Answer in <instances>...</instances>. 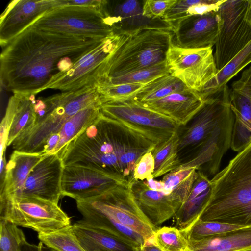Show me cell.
<instances>
[{
    "mask_svg": "<svg viewBox=\"0 0 251 251\" xmlns=\"http://www.w3.org/2000/svg\"><path fill=\"white\" fill-rule=\"evenodd\" d=\"M105 39L69 36L30 26L2 47L1 87L13 93L35 95L54 75L68 70Z\"/></svg>",
    "mask_w": 251,
    "mask_h": 251,
    "instance_id": "1",
    "label": "cell"
},
{
    "mask_svg": "<svg viewBox=\"0 0 251 251\" xmlns=\"http://www.w3.org/2000/svg\"><path fill=\"white\" fill-rule=\"evenodd\" d=\"M155 144L103 115L68 143L60 157L64 166L88 168L106 175L132 179L140 158Z\"/></svg>",
    "mask_w": 251,
    "mask_h": 251,
    "instance_id": "2",
    "label": "cell"
},
{
    "mask_svg": "<svg viewBox=\"0 0 251 251\" xmlns=\"http://www.w3.org/2000/svg\"><path fill=\"white\" fill-rule=\"evenodd\" d=\"M210 183L199 220L251 225V142Z\"/></svg>",
    "mask_w": 251,
    "mask_h": 251,
    "instance_id": "3",
    "label": "cell"
},
{
    "mask_svg": "<svg viewBox=\"0 0 251 251\" xmlns=\"http://www.w3.org/2000/svg\"><path fill=\"white\" fill-rule=\"evenodd\" d=\"M173 37L172 31L153 29L122 35L115 49L100 67L96 82L165 62Z\"/></svg>",
    "mask_w": 251,
    "mask_h": 251,
    "instance_id": "4",
    "label": "cell"
},
{
    "mask_svg": "<svg viewBox=\"0 0 251 251\" xmlns=\"http://www.w3.org/2000/svg\"><path fill=\"white\" fill-rule=\"evenodd\" d=\"M105 4L100 8L57 7L44 13L30 26L69 36L103 39L115 34L106 19Z\"/></svg>",
    "mask_w": 251,
    "mask_h": 251,
    "instance_id": "5",
    "label": "cell"
},
{
    "mask_svg": "<svg viewBox=\"0 0 251 251\" xmlns=\"http://www.w3.org/2000/svg\"><path fill=\"white\" fill-rule=\"evenodd\" d=\"M101 112L156 145L178 131L180 126L170 118L150 109L131 99L102 102Z\"/></svg>",
    "mask_w": 251,
    "mask_h": 251,
    "instance_id": "6",
    "label": "cell"
},
{
    "mask_svg": "<svg viewBox=\"0 0 251 251\" xmlns=\"http://www.w3.org/2000/svg\"><path fill=\"white\" fill-rule=\"evenodd\" d=\"M0 218L38 233H48L71 225V218L56 204L34 196L0 200Z\"/></svg>",
    "mask_w": 251,
    "mask_h": 251,
    "instance_id": "7",
    "label": "cell"
},
{
    "mask_svg": "<svg viewBox=\"0 0 251 251\" xmlns=\"http://www.w3.org/2000/svg\"><path fill=\"white\" fill-rule=\"evenodd\" d=\"M77 201L134 230L146 241L153 239L156 229L138 207L129 183L119 185L96 197Z\"/></svg>",
    "mask_w": 251,
    "mask_h": 251,
    "instance_id": "8",
    "label": "cell"
},
{
    "mask_svg": "<svg viewBox=\"0 0 251 251\" xmlns=\"http://www.w3.org/2000/svg\"><path fill=\"white\" fill-rule=\"evenodd\" d=\"M248 0H224L218 12L221 24L214 54L223 69L251 41V25L246 18Z\"/></svg>",
    "mask_w": 251,
    "mask_h": 251,
    "instance_id": "9",
    "label": "cell"
},
{
    "mask_svg": "<svg viewBox=\"0 0 251 251\" xmlns=\"http://www.w3.org/2000/svg\"><path fill=\"white\" fill-rule=\"evenodd\" d=\"M166 61L170 74L199 94L218 73L212 48L187 49L173 43Z\"/></svg>",
    "mask_w": 251,
    "mask_h": 251,
    "instance_id": "10",
    "label": "cell"
},
{
    "mask_svg": "<svg viewBox=\"0 0 251 251\" xmlns=\"http://www.w3.org/2000/svg\"><path fill=\"white\" fill-rule=\"evenodd\" d=\"M122 35L114 34L74 62L67 71L54 75L43 87L63 92L95 85L100 67L116 48Z\"/></svg>",
    "mask_w": 251,
    "mask_h": 251,
    "instance_id": "11",
    "label": "cell"
},
{
    "mask_svg": "<svg viewBox=\"0 0 251 251\" xmlns=\"http://www.w3.org/2000/svg\"><path fill=\"white\" fill-rule=\"evenodd\" d=\"M235 116L230 103L225 107L213 131L198 149L196 155L183 166L194 167L208 177L218 172L223 156L231 146L232 129Z\"/></svg>",
    "mask_w": 251,
    "mask_h": 251,
    "instance_id": "12",
    "label": "cell"
},
{
    "mask_svg": "<svg viewBox=\"0 0 251 251\" xmlns=\"http://www.w3.org/2000/svg\"><path fill=\"white\" fill-rule=\"evenodd\" d=\"M126 179L106 175L88 168L64 166L61 181L62 196L75 201L100 195L122 184Z\"/></svg>",
    "mask_w": 251,
    "mask_h": 251,
    "instance_id": "13",
    "label": "cell"
},
{
    "mask_svg": "<svg viewBox=\"0 0 251 251\" xmlns=\"http://www.w3.org/2000/svg\"><path fill=\"white\" fill-rule=\"evenodd\" d=\"M60 7L59 0H14L0 18V43L6 46L44 13Z\"/></svg>",
    "mask_w": 251,
    "mask_h": 251,
    "instance_id": "14",
    "label": "cell"
},
{
    "mask_svg": "<svg viewBox=\"0 0 251 251\" xmlns=\"http://www.w3.org/2000/svg\"><path fill=\"white\" fill-rule=\"evenodd\" d=\"M63 169L62 160L58 154L44 156L30 171L20 198L34 196L58 204L62 197Z\"/></svg>",
    "mask_w": 251,
    "mask_h": 251,
    "instance_id": "15",
    "label": "cell"
},
{
    "mask_svg": "<svg viewBox=\"0 0 251 251\" xmlns=\"http://www.w3.org/2000/svg\"><path fill=\"white\" fill-rule=\"evenodd\" d=\"M143 3L137 0L118 1L104 7L106 19L116 34L127 35L139 30L153 29L173 31L172 26L162 19H152L143 15Z\"/></svg>",
    "mask_w": 251,
    "mask_h": 251,
    "instance_id": "16",
    "label": "cell"
},
{
    "mask_svg": "<svg viewBox=\"0 0 251 251\" xmlns=\"http://www.w3.org/2000/svg\"><path fill=\"white\" fill-rule=\"evenodd\" d=\"M220 24L218 11L184 18L173 26V43L187 49L212 48L217 42Z\"/></svg>",
    "mask_w": 251,
    "mask_h": 251,
    "instance_id": "17",
    "label": "cell"
},
{
    "mask_svg": "<svg viewBox=\"0 0 251 251\" xmlns=\"http://www.w3.org/2000/svg\"><path fill=\"white\" fill-rule=\"evenodd\" d=\"M230 89L226 85L222 91L204 100V103L191 120L192 123L180 135L179 151L187 147L198 149L205 141L217 124L226 106L230 103Z\"/></svg>",
    "mask_w": 251,
    "mask_h": 251,
    "instance_id": "18",
    "label": "cell"
},
{
    "mask_svg": "<svg viewBox=\"0 0 251 251\" xmlns=\"http://www.w3.org/2000/svg\"><path fill=\"white\" fill-rule=\"evenodd\" d=\"M129 185L138 207L155 227L174 216L182 205L172 193L153 190L143 181L132 179Z\"/></svg>",
    "mask_w": 251,
    "mask_h": 251,
    "instance_id": "19",
    "label": "cell"
},
{
    "mask_svg": "<svg viewBox=\"0 0 251 251\" xmlns=\"http://www.w3.org/2000/svg\"><path fill=\"white\" fill-rule=\"evenodd\" d=\"M204 103V100L198 93L190 89L141 104L170 118L180 126L191 121Z\"/></svg>",
    "mask_w": 251,
    "mask_h": 251,
    "instance_id": "20",
    "label": "cell"
},
{
    "mask_svg": "<svg viewBox=\"0 0 251 251\" xmlns=\"http://www.w3.org/2000/svg\"><path fill=\"white\" fill-rule=\"evenodd\" d=\"M43 156L14 150L6 164L4 179L0 183V200H14L21 197L30 171Z\"/></svg>",
    "mask_w": 251,
    "mask_h": 251,
    "instance_id": "21",
    "label": "cell"
},
{
    "mask_svg": "<svg viewBox=\"0 0 251 251\" xmlns=\"http://www.w3.org/2000/svg\"><path fill=\"white\" fill-rule=\"evenodd\" d=\"M73 231L86 251H135V248L83 219L72 225Z\"/></svg>",
    "mask_w": 251,
    "mask_h": 251,
    "instance_id": "22",
    "label": "cell"
},
{
    "mask_svg": "<svg viewBox=\"0 0 251 251\" xmlns=\"http://www.w3.org/2000/svg\"><path fill=\"white\" fill-rule=\"evenodd\" d=\"M83 220L91 226L115 236L134 248L144 245L146 241L141 235L130 228L106 217L99 211L76 201Z\"/></svg>",
    "mask_w": 251,
    "mask_h": 251,
    "instance_id": "23",
    "label": "cell"
},
{
    "mask_svg": "<svg viewBox=\"0 0 251 251\" xmlns=\"http://www.w3.org/2000/svg\"><path fill=\"white\" fill-rule=\"evenodd\" d=\"M188 241V251H235L251 248V227L220 236Z\"/></svg>",
    "mask_w": 251,
    "mask_h": 251,
    "instance_id": "24",
    "label": "cell"
},
{
    "mask_svg": "<svg viewBox=\"0 0 251 251\" xmlns=\"http://www.w3.org/2000/svg\"><path fill=\"white\" fill-rule=\"evenodd\" d=\"M101 105L88 107L68 119L57 132L59 141L52 154H58L68 143L95 122L101 114Z\"/></svg>",
    "mask_w": 251,
    "mask_h": 251,
    "instance_id": "25",
    "label": "cell"
},
{
    "mask_svg": "<svg viewBox=\"0 0 251 251\" xmlns=\"http://www.w3.org/2000/svg\"><path fill=\"white\" fill-rule=\"evenodd\" d=\"M35 95L13 93L15 112L9 131L7 146L12 144L21 134L31 127L36 120L34 104Z\"/></svg>",
    "mask_w": 251,
    "mask_h": 251,
    "instance_id": "26",
    "label": "cell"
},
{
    "mask_svg": "<svg viewBox=\"0 0 251 251\" xmlns=\"http://www.w3.org/2000/svg\"><path fill=\"white\" fill-rule=\"evenodd\" d=\"M251 62V41L223 69L199 94L204 100L222 91L227 83L245 67Z\"/></svg>",
    "mask_w": 251,
    "mask_h": 251,
    "instance_id": "27",
    "label": "cell"
},
{
    "mask_svg": "<svg viewBox=\"0 0 251 251\" xmlns=\"http://www.w3.org/2000/svg\"><path fill=\"white\" fill-rule=\"evenodd\" d=\"M179 140L178 131H176L151 151L155 164L152 174L154 178L165 175L181 164L178 155Z\"/></svg>",
    "mask_w": 251,
    "mask_h": 251,
    "instance_id": "28",
    "label": "cell"
},
{
    "mask_svg": "<svg viewBox=\"0 0 251 251\" xmlns=\"http://www.w3.org/2000/svg\"><path fill=\"white\" fill-rule=\"evenodd\" d=\"M188 90L190 89L179 79L169 74L147 83L132 99L144 104L159 100L174 93Z\"/></svg>",
    "mask_w": 251,
    "mask_h": 251,
    "instance_id": "29",
    "label": "cell"
},
{
    "mask_svg": "<svg viewBox=\"0 0 251 251\" xmlns=\"http://www.w3.org/2000/svg\"><path fill=\"white\" fill-rule=\"evenodd\" d=\"M224 0H177L162 19L173 26L180 20L195 15L217 11Z\"/></svg>",
    "mask_w": 251,
    "mask_h": 251,
    "instance_id": "30",
    "label": "cell"
},
{
    "mask_svg": "<svg viewBox=\"0 0 251 251\" xmlns=\"http://www.w3.org/2000/svg\"><path fill=\"white\" fill-rule=\"evenodd\" d=\"M170 74L166 61L152 67L124 75L97 81L96 87H105L129 83H148L163 75Z\"/></svg>",
    "mask_w": 251,
    "mask_h": 251,
    "instance_id": "31",
    "label": "cell"
},
{
    "mask_svg": "<svg viewBox=\"0 0 251 251\" xmlns=\"http://www.w3.org/2000/svg\"><path fill=\"white\" fill-rule=\"evenodd\" d=\"M251 227V225L198 220L187 231L182 232L188 241L220 236Z\"/></svg>",
    "mask_w": 251,
    "mask_h": 251,
    "instance_id": "32",
    "label": "cell"
},
{
    "mask_svg": "<svg viewBox=\"0 0 251 251\" xmlns=\"http://www.w3.org/2000/svg\"><path fill=\"white\" fill-rule=\"evenodd\" d=\"M38 238L52 251H86L74 233L72 225L48 233H38Z\"/></svg>",
    "mask_w": 251,
    "mask_h": 251,
    "instance_id": "33",
    "label": "cell"
},
{
    "mask_svg": "<svg viewBox=\"0 0 251 251\" xmlns=\"http://www.w3.org/2000/svg\"><path fill=\"white\" fill-rule=\"evenodd\" d=\"M153 241L162 251H188V241L176 227L164 226L156 229Z\"/></svg>",
    "mask_w": 251,
    "mask_h": 251,
    "instance_id": "34",
    "label": "cell"
},
{
    "mask_svg": "<svg viewBox=\"0 0 251 251\" xmlns=\"http://www.w3.org/2000/svg\"><path fill=\"white\" fill-rule=\"evenodd\" d=\"M230 107L235 116L234 121L251 133V99L245 93L230 89Z\"/></svg>",
    "mask_w": 251,
    "mask_h": 251,
    "instance_id": "35",
    "label": "cell"
},
{
    "mask_svg": "<svg viewBox=\"0 0 251 251\" xmlns=\"http://www.w3.org/2000/svg\"><path fill=\"white\" fill-rule=\"evenodd\" d=\"M17 226L0 218V251H21L27 241L23 231Z\"/></svg>",
    "mask_w": 251,
    "mask_h": 251,
    "instance_id": "36",
    "label": "cell"
},
{
    "mask_svg": "<svg viewBox=\"0 0 251 251\" xmlns=\"http://www.w3.org/2000/svg\"><path fill=\"white\" fill-rule=\"evenodd\" d=\"M147 84L129 83L105 87H96V88L100 95L102 103L109 101H124L131 99Z\"/></svg>",
    "mask_w": 251,
    "mask_h": 251,
    "instance_id": "37",
    "label": "cell"
},
{
    "mask_svg": "<svg viewBox=\"0 0 251 251\" xmlns=\"http://www.w3.org/2000/svg\"><path fill=\"white\" fill-rule=\"evenodd\" d=\"M196 170L195 168L180 165L175 170L167 173L161 180L163 185L162 192L166 194H170Z\"/></svg>",
    "mask_w": 251,
    "mask_h": 251,
    "instance_id": "38",
    "label": "cell"
},
{
    "mask_svg": "<svg viewBox=\"0 0 251 251\" xmlns=\"http://www.w3.org/2000/svg\"><path fill=\"white\" fill-rule=\"evenodd\" d=\"M177 0H143V15L149 19H162Z\"/></svg>",
    "mask_w": 251,
    "mask_h": 251,
    "instance_id": "39",
    "label": "cell"
},
{
    "mask_svg": "<svg viewBox=\"0 0 251 251\" xmlns=\"http://www.w3.org/2000/svg\"><path fill=\"white\" fill-rule=\"evenodd\" d=\"M15 112V102L12 96L9 99L4 117L0 126V160L5 158L4 152L7 147L9 131Z\"/></svg>",
    "mask_w": 251,
    "mask_h": 251,
    "instance_id": "40",
    "label": "cell"
},
{
    "mask_svg": "<svg viewBox=\"0 0 251 251\" xmlns=\"http://www.w3.org/2000/svg\"><path fill=\"white\" fill-rule=\"evenodd\" d=\"M154 159L151 151L143 155L136 164L132 179L143 181L152 175L154 170Z\"/></svg>",
    "mask_w": 251,
    "mask_h": 251,
    "instance_id": "41",
    "label": "cell"
},
{
    "mask_svg": "<svg viewBox=\"0 0 251 251\" xmlns=\"http://www.w3.org/2000/svg\"><path fill=\"white\" fill-rule=\"evenodd\" d=\"M232 88L245 93L251 99V66L243 72L239 79L233 82Z\"/></svg>",
    "mask_w": 251,
    "mask_h": 251,
    "instance_id": "42",
    "label": "cell"
},
{
    "mask_svg": "<svg viewBox=\"0 0 251 251\" xmlns=\"http://www.w3.org/2000/svg\"><path fill=\"white\" fill-rule=\"evenodd\" d=\"M60 6L102 7L107 2L104 0H60Z\"/></svg>",
    "mask_w": 251,
    "mask_h": 251,
    "instance_id": "43",
    "label": "cell"
},
{
    "mask_svg": "<svg viewBox=\"0 0 251 251\" xmlns=\"http://www.w3.org/2000/svg\"><path fill=\"white\" fill-rule=\"evenodd\" d=\"M135 251H162L152 240L146 241L144 245L135 248Z\"/></svg>",
    "mask_w": 251,
    "mask_h": 251,
    "instance_id": "44",
    "label": "cell"
},
{
    "mask_svg": "<svg viewBox=\"0 0 251 251\" xmlns=\"http://www.w3.org/2000/svg\"><path fill=\"white\" fill-rule=\"evenodd\" d=\"M43 245L41 242L38 245L30 244L26 242L22 247L21 251H42Z\"/></svg>",
    "mask_w": 251,
    "mask_h": 251,
    "instance_id": "45",
    "label": "cell"
},
{
    "mask_svg": "<svg viewBox=\"0 0 251 251\" xmlns=\"http://www.w3.org/2000/svg\"><path fill=\"white\" fill-rule=\"evenodd\" d=\"M246 18L250 24L251 25V0H248Z\"/></svg>",
    "mask_w": 251,
    "mask_h": 251,
    "instance_id": "46",
    "label": "cell"
},
{
    "mask_svg": "<svg viewBox=\"0 0 251 251\" xmlns=\"http://www.w3.org/2000/svg\"><path fill=\"white\" fill-rule=\"evenodd\" d=\"M251 251V248L241 249V250H237V251Z\"/></svg>",
    "mask_w": 251,
    "mask_h": 251,
    "instance_id": "47",
    "label": "cell"
}]
</instances>
